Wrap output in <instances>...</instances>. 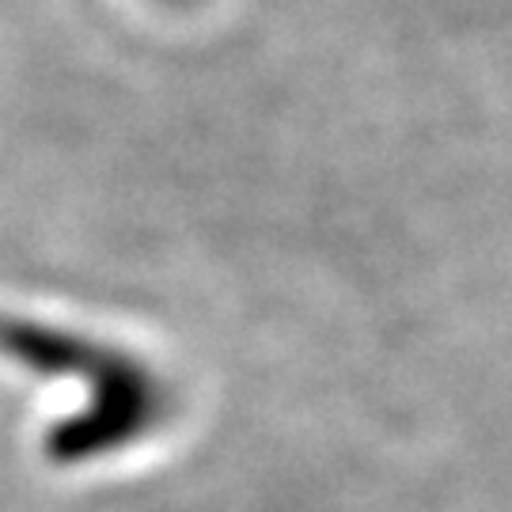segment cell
<instances>
[{
	"label": "cell",
	"mask_w": 512,
	"mask_h": 512,
	"mask_svg": "<svg viewBox=\"0 0 512 512\" xmlns=\"http://www.w3.org/2000/svg\"><path fill=\"white\" fill-rule=\"evenodd\" d=\"M0 353L35 372L73 376L84 387L80 414L46 433V456L54 463L122 456L156 437L175 414V395L160 368L88 334L0 311Z\"/></svg>",
	"instance_id": "6da1fadb"
}]
</instances>
